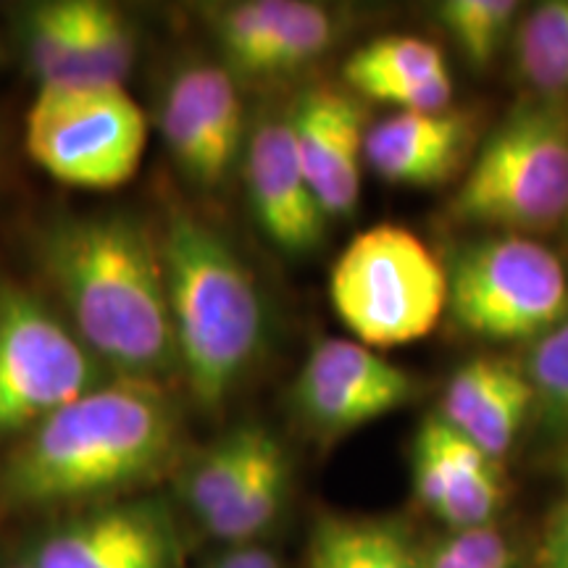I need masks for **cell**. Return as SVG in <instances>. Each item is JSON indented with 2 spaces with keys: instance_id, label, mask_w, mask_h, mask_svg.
Wrapping results in <instances>:
<instances>
[{
  "instance_id": "1",
  "label": "cell",
  "mask_w": 568,
  "mask_h": 568,
  "mask_svg": "<svg viewBox=\"0 0 568 568\" xmlns=\"http://www.w3.org/2000/svg\"><path fill=\"white\" fill-rule=\"evenodd\" d=\"M40 264L84 347L113 379L163 387L180 374L159 232L130 213L61 216Z\"/></svg>"
},
{
  "instance_id": "2",
  "label": "cell",
  "mask_w": 568,
  "mask_h": 568,
  "mask_svg": "<svg viewBox=\"0 0 568 568\" xmlns=\"http://www.w3.org/2000/svg\"><path fill=\"white\" fill-rule=\"evenodd\" d=\"M180 416L163 387L111 379L32 426L0 466V500L51 508L145 485L169 466Z\"/></svg>"
},
{
  "instance_id": "3",
  "label": "cell",
  "mask_w": 568,
  "mask_h": 568,
  "mask_svg": "<svg viewBox=\"0 0 568 568\" xmlns=\"http://www.w3.org/2000/svg\"><path fill=\"white\" fill-rule=\"evenodd\" d=\"M180 374L203 408L237 389L264 343V301L234 247L190 211L159 232Z\"/></svg>"
},
{
  "instance_id": "4",
  "label": "cell",
  "mask_w": 568,
  "mask_h": 568,
  "mask_svg": "<svg viewBox=\"0 0 568 568\" xmlns=\"http://www.w3.org/2000/svg\"><path fill=\"white\" fill-rule=\"evenodd\" d=\"M329 297L355 343L397 347L435 332L447 308V272L406 226L376 224L339 253Z\"/></svg>"
},
{
  "instance_id": "5",
  "label": "cell",
  "mask_w": 568,
  "mask_h": 568,
  "mask_svg": "<svg viewBox=\"0 0 568 568\" xmlns=\"http://www.w3.org/2000/svg\"><path fill=\"white\" fill-rule=\"evenodd\" d=\"M460 224L527 232L568 213V113L524 105L489 134L450 203Z\"/></svg>"
},
{
  "instance_id": "6",
  "label": "cell",
  "mask_w": 568,
  "mask_h": 568,
  "mask_svg": "<svg viewBox=\"0 0 568 568\" xmlns=\"http://www.w3.org/2000/svg\"><path fill=\"white\" fill-rule=\"evenodd\" d=\"M24 145L42 172L63 184L122 187L145 155V113L124 88L38 90L27 111Z\"/></svg>"
},
{
  "instance_id": "7",
  "label": "cell",
  "mask_w": 568,
  "mask_h": 568,
  "mask_svg": "<svg viewBox=\"0 0 568 568\" xmlns=\"http://www.w3.org/2000/svg\"><path fill=\"white\" fill-rule=\"evenodd\" d=\"M447 308L471 335L542 337L568 316V274L550 247L524 234L487 237L453 261Z\"/></svg>"
},
{
  "instance_id": "8",
  "label": "cell",
  "mask_w": 568,
  "mask_h": 568,
  "mask_svg": "<svg viewBox=\"0 0 568 568\" xmlns=\"http://www.w3.org/2000/svg\"><path fill=\"white\" fill-rule=\"evenodd\" d=\"M103 385L101 361L40 297L0 284V443Z\"/></svg>"
},
{
  "instance_id": "9",
  "label": "cell",
  "mask_w": 568,
  "mask_h": 568,
  "mask_svg": "<svg viewBox=\"0 0 568 568\" xmlns=\"http://www.w3.org/2000/svg\"><path fill=\"white\" fill-rule=\"evenodd\" d=\"M416 382L355 339L326 337L311 347L293 385L297 416L322 435H345L406 406Z\"/></svg>"
},
{
  "instance_id": "10",
  "label": "cell",
  "mask_w": 568,
  "mask_h": 568,
  "mask_svg": "<svg viewBox=\"0 0 568 568\" xmlns=\"http://www.w3.org/2000/svg\"><path fill=\"white\" fill-rule=\"evenodd\" d=\"M180 539L159 503H113L61 524L32 568H176Z\"/></svg>"
},
{
  "instance_id": "11",
  "label": "cell",
  "mask_w": 568,
  "mask_h": 568,
  "mask_svg": "<svg viewBox=\"0 0 568 568\" xmlns=\"http://www.w3.org/2000/svg\"><path fill=\"white\" fill-rule=\"evenodd\" d=\"M297 159L326 216L358 205L366 161V111L355 92L316 84L290 111Z\"/></svg>"
},
{
  "instance_id": "12",
  "label": "cell",
  "mask_w": 568,
  "mask_h": 568,
  "mask_svg": "<svg viewBox=\"0 0 568 568\" xmlns=\"http://www.w3.org/2000/svg\"><path fill=\"white\" fill-rule=\"evenodd\" d=\"M245 180L261 230L284 253H311L324 243L326 213L305 180L290 119H264L245 155Z\"/></svg>"
},
{
  "instance_id": "13",
  "label": "cell",
  "mask_w": 568,
  "mask_h": 568,
  "mask_svg": "<svg viewBox=\"0 0 568 568\" xmlns=\"http://www.w3.org/2000/svg\"><path fill=\"white\" fill-rule=\"evenodd\" d=\"M416 497L453 529L489 527L503 500L500 474L464 432L426 418L414 445Z\"/></svg>"
},
{
  "instance_id": "14",
  "label": "cell",
  "mask_w": 568,
  "mask_h": 568,
  "mask_svg": "<svg viewBox=\"0 0 568 568\" xmlns=\"http://www.w3.org/2000/svg\"><path fill=\"white\" fill-rule=\"evenodd\" d=\"M474 138L464 111H397L366 132V163L382 180L435 187L456 176Z\"/></svg>"
},
{
  "instance_id": "15",
  "label": "cell",
  "mask_w": 568,
  "mask_h": 568,
  "mask_svg": "<svg viewBox=\"0 0 568 568\" xmlns=\"http://www.w3.org/2000/svg\"><path fill=\"white\" fill-rule=\"evenodd\" d=\"M134 59L138 32L130 17L101 0H82L80 42L61 88H124Z\"/></svg>"
},
{
  "instance_id": "16",
  "label": "cell",
  "mask_w": 568,
  "mask_h": 568,
  "mask_svg": "<svg viewBox=\"0 0 568 568\" xmlns=\"http://www.w3.org/2000/svg\"><path fill=\"white\" fill-rule=\"evenodd\" d=\"M311 568H418L403 527L382 518L326 516L314 531Z\"/></svg>"
},
{
  "instance_id": "17",
  "label": "cell",
  "mask_w": 568,
  "mask_h": 568,
  "mask_svg": "<svg viewBox=\"0 0 568 568\" xmlns=\"http://www.w3.org/2000/svg\"><path fill=\"white\" fill-rule=\"evenodd\" d=\"M274 439L264 426H240L195 460L184 481V497L201 521L237 493Z\"/></svg>"
},
{
  "instance_id": "18",
  "label": "cell",
  "mask_w": 568,
  "mask_h": 568,
  "mask_svg": "<svg viewBox=\"0 0 568 568\" xmlns=\"http://www.w3.org/2000/svg\"><path fill=\"white\" fill-rule=\"evenodd\" d=\"M343 74L353 92L376 101L382 92L397 84L447 74V63L435 42L414 34H387L351 53Z\"/></svg>"
},
{
  "instance_id": "19",
  "label": "cell",
  "mask_w": 568,
  "mask_h": 568,
  "mask_svg": "<svg viewBox=\"0 0 568 568\" xmlns=\"http://www.w3.org/2000/svg\"><path fill=\"white\" fill-rule=\"evenodd\" d=\"M287 453L280 439H274L237 493L216 514L205 518L203 527L226 542H245V539L261 535L280 514L284 495H287Z\"/></svg>"
},
{
  "instance_id": "20",
  "label": "cell",
  "mask_w": 568,
  "mask_h": 568,
  "mask_svg": "<svg viewBox=\"0 0 568 568\" xmlns=\"http://www.w3.org/2000/svg\"><path fill=\"white\" fill-rule=\"evenodd\" d=\"M159 126L174 163L190 182L203 190H216L219 184H224L230 174L216 159L209 126L203 122L184 69L176 71L174 80L163 90Z\"/></svg>"
},
{
  "instance_id": "21",
  "label": "cell",
  "mask_w": 568,
  "mask_h": 568,
  "mask_svg": "<svg viewBox=\"0 0 568 568\" xmlns=\"http://www.w3.org/2000/svg\"><path fill=\"white\" fill-rule=\"evenodd\" d=\"M337 38V21L324 6L290 0L282 24L276 27L268 45L255 55L243 77L266 80V77H282L297 71L329 51Z\"/></svg>"
},
{
  "instance_id": "22",
  "label": "cell",
  "mask_w": 568,
  "mask_h": 568,
  "mask_svg": "<svg viewBox=\"0 0 568 568\" xmlns=\"http://www.w3.org/2000/svg\"><path fill=\"white\" fill-rule=\"evenodd\" d=\"M82 0H53L38 3L27 11L24 27V59L40 90L61 88L67 71L74 61L80 42Z\"/></svg>"
},
{
  "instance_id": "23",
  "label": "cell",
  "mask_w": 568,
  "mask_h": 568,
  "mask_svg": "<svg viewBox=\"0 0 568 568\" xmlns=\"http://www.w3.org/2000/svg\"><path fill=\"white\" fill-rule=\"evenodd\" d=\"M516 63L531 88L568 90V0L537 6L516 30Z\"/></svg>"
},
{
  "instance_id": "24",
  "label": "cell",
  "mask_w": 568,
  "mask_h": 568,
  "mask_svg": "<svg viewBox=\"0 0 568 568\" xmlns=\"http://www.w3.org/2000/svg\"><path fill=\"white\" fill-rule=\"evenodd\" d=\"M190 88H193L195 103L209 126L213 151L226 174L237 163L245 142V111L240 101L234 77L216 63H195L184 67Z\"/></svg>"
},
{
  "instance_id": "25",
  "label": "cell",
  "mask_w": 568,
  "mask_h": 568,
  "mask_svg": "<svg viewBox=\"0 0 568 568\" xmlns=\"http://www.w3.org/2000/svg\"><path fill=\"white\" fill-rule=\"evenodd\" d=\"M531 403V385L524 374V368L514 366L508 361L500 382L487 397V403L477 410V416L468 422L464 435L485 453L487 458H503L514 445V439L521 432L524 418H527Z\"/></svg>"
},
{
  "instance_id": "26",
  "label": "cell",
  "mask_w": 568,
  "mask_h": 568,
  "mask_svg": "<svg viewBox=\"0 0 568 568\" xmlns=\"http://www.w3.org/2000/svg\"><path fill=\"white\" fill-rule=\"evenodd\" d=\"M518 3L514 0H445L437 17L474 67H487L514 30Z\"/></svg>"
},
{
  "instance_id": "27",
  "label": "cell",
  "mask_w": 568,
  "mask_h": 568,
  "mask_svg": "<svg viewBox=\"0 0 568 568\" xmlns=\"http://www.w3.org/2000/svg\"><path fill=\"white\" fill-rule=\"evenodd\" d=\"M531 397L539 422L552 432H568V316L537 337L527 364Z\"/></svg>"
},
{
  "instance_id": "28",
  "label": "cell",
  "mask_w": 568,
  "mask_h": 568,
  "mask_svg": "<svg viewBox=\"0 0 568 568\" xmlns=\"http://www.w3.org/2000/svg\"><path fill=\"white\" fill-rule=\"evenodd\" d=\"M508 361L503 358H481L468 361L450 376L445 389V403H443V418L450 426H456L458 432H464L468 422L477 416V410L485 406L487 397L493 395V389L500 382L503 372H506Z\"/></svg>"
},
{
  "instance_id": "29",
  "label": "cell",
  "mask_w": 568,
  "mask_h": 568,
  "mask_svg": "<svg viewBox=\"0 0 568 568\" xmlns=\"http://www.w3.org/2000/svg\"><path fill=\"white\" fill-rule=\"evenodd\" d=\"M429 568H514V552L493 527L466 529L447 539Z\"/></svg>"
},
{
  "instance_id": "30",
  "label": "cell",
  "mask_w": 568,
  "mask_h": 568,
  "mask_svg": "<svg viewBox=\"0 0 568 568\" xmlns=\"http://www.w3.org/2000/svg\"><path fill=\"white\" fill-rule=\"evenodd\" d=\"M539 568H568V503L552 516L550 527L545 531Z\"/></svg>"
},
{
  "instance_id": "31",
  "label": "cell",
  "mask_w": 568,
  "mask_h": 568,
  "mask_svg": "<svg viewBox=\"0 0 568 568\" xmlns=\"http://www.w3.org/2000/svg\"><path fill=\"white\" fill-rule=\"evenodd\" d=\"M216 568H282V566L272 552L258 550V548H243V550L226 552V556L216 564Z\"/></svg>"
},
{
  "instance_id": "32",
  "label": "cell",
  "mask_w": 568,
  "mask_h": 568,
  "mask_svg": "<svg viewBox=\"0 0 568 568\" xmlns=\"http://www.w3.org/2000/svg\"><path fill=\"white\" fill-rule=\"evenodd\" d=\"M3 55H6V48H3V42H0V61H3Z\"/></svg>"
},
{
  "instance_id": "33",
  "label": "cell",
  "mask_w": 568,
  "mask_h": 568,
  "mask_svg": "<svg viewBox=\"0 0 568 568\" xmlns=\"http://www.w3.org/2000/svg\"><path fill=\"white\" fill-rule=\"evenodd\" d=\"M13 568H32V566H13Z\"/></svg>"
},
{
  "instance_id": "34",
  "label": "cell",
  "mask_w": 568,
  "mask_h": 568,
  "mask_svg": "<svg viewBox=\"0 0 568 568\" xmlns=\"http://www.w3.org/2000/svg\"><path fill=\"white\" fill-rule=\"evenodd\" d=\"M566 477H568V468H566Z\"/></svg>"
}]
</instances>
